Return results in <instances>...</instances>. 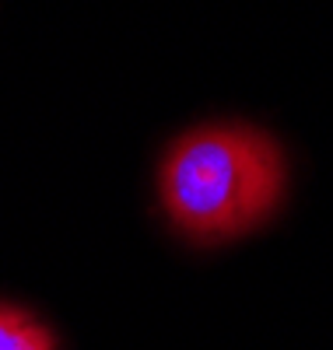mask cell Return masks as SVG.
<instances>
[{"label":"cell","instance_id":"cell-1","mask_svg":"<svg viewBox=\"0 0 333 350\" xmlns=\"http://www.w3.org/2000/svg\"><path fill=\"white\" fill-rule=\"evenodd\" d=\"M288 189L281 144L249 123H204L175 137L158 165V196L193 245H218L278 214Z\"/></svg>","mask_w":333,"mask_h":350},{"label":"cell","instance_id":"cell-2","mask_svg":"<svg viewBox=\"0 0 333 350\" xmlns=\"http://www.w3.org/2000/svg\"><path fill=\"white\" fill-rule=\"evenodd\" d=\"M0 350H56V340L25 308L0 301Z\"/></svg>","mask_w":333,"mask_h":350}]
</instances>
